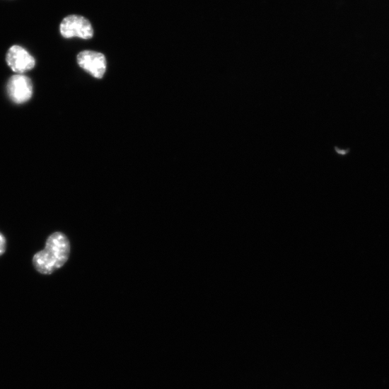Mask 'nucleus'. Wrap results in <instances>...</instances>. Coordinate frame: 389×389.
<instances>
[{
	"instance_id": "obj_5",
	"label": "nucleus",
	"mask_w": 389,
	"mask_h": 389,
	"mask_svg": "<svg viewBox=\"0 0 389 389\" xmlns=\"http://www.w3.org/2000/svg\"><path fill=\"white\" fill-rule=\"evenodd\" d=\"M6 61L10 68L19 74L31 70L35 65V60L33 56L25 49L18 45L10 48Z\"/></svg>"
},
{
	"instance_id": "obj_6",
	"label": "nucleus",
	"mask_w": 389,
	"mask_h": 389,
	"mask_svg": "<svg viewBox=\"0 0 389 389\" xmlns=\"http://www.w3.org/2000/svg\"><path fill=\"white\" fill-rule=\"evenodd\" d=\"M7 250V240L2 232H0V256L4 255Z\"/></svg>"
},
{
	"instance_id": "obj_2",
	"label": "nucleus",
	"mask_w": 389,
	"mask_h": 389,
	"mask_svg": "<svg viewBox=\"0 0 389 389\" xmlns=\"http://www.w3.org/2000/svg\"><path fill=\"white\" fill-rule=\"evenodd\" d=\"M61 35L65 38L77 37L91 39L94 31L91 22L83 16L71 15L63 19L59 27Z\"/></svg>"
},
{
	"instance_id": "obj_1",
	"label": "nucleus",
	"mask_w": 389,
	"mask_h": 389,
	"mask_svg": "<svg viewBox=\"0 0 389 389\" xmlns=\"http://www.w3.org/2000/svg\"><path fill=\"white\" fill-rule=\"evenodd\" d=\"M70 250V242L64 233H52L46 241L45 249L33 255V266L38 274L52 275L68 261Z\"/></svg>"
},
{
	"instance_id": "obj_4",
	"label": "nucleus",
	"mask_w": 389,
	"mask_h": 389,
	"mask_svg": "<svg viewBox=\"0 0 389 389\" xmlns=\"http://www.w3.org/2000/svg\"><path fill=\"white\" fill-rule=\"evenodd\" d=\"M76 60L82 69L98 79L103 76L106 71V59L101 53L83 51L77 55Z\"/></svg>"
},
{
	"instance_id": "obj_3",
	"label": "nucleus",
	"mask_w": 389,
	"mask_h": 389,
	"mask_svg": "<svg viewBox=\"0 0 389 389\" xmlns=\"http://www.w3.org/2000/svg\"><path fill=\"white\" fill-rule=\"evenodd\" d=\"M33 91L31 81L23 74L13 75L8 82V95L16 104H23L28 101L33 95Z\"/></svg>"
}]
</instances>
